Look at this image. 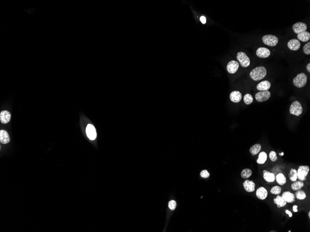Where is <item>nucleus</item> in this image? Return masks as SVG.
<instances>
[{"mask_svg":"<svg viewBox=\"0 0 310 232\" xmlns=\"http://www.w3.org/2000/svg\"><path fill=\"white\" fill-rule=\"evenodd\" d=\"M200 19L201 22L203 24H205L206 23V18L205 16H201V17L200 18Z\"/></svg>","mask_w":310,"mask_h":232,"instance_id":"36","label":"nucleus"},{"mask_svg":"<svg viewBox=\"0 0 310 232\" xmlns=\"http://www.w3.org/2000/svg\"><path fill=\"white\" fill-rule=\"evenodd\" d=\"M239 67V63L238 62L235 60H232L227 66V71L230 74H234L237 72Z\"/></svg>","mask_w":310,"mask_h":232,"instance_id":"10","label":"nucleus"},{"mask_svg":"<svg viewBox=\"0 0 310 232\" xmlns=\"http://www.w3.org/2000/svg\"><path fill=\"white\" fill-rule=\"evenodd\" d=\"M267 74V71L263 66L257 67L254 69L250 73V76L252 79L256 81L261 80L264 79Z\"/></svg>","mask_w":310,"mask_h":232,"instance_id":"1","label":"nucleus"},{"mask_svg":"<svg viewBox=\"0 0 310 232\" xmlns=\"http://www.w3.org/2000/svg\"><path fill=\"white\" fill-rule=\"evenodd\" d=\"M244 102L247 105H249L253 102V98L252 95L249 94H247L244 97Z\"/></svg>","mask_w":310,"mask_h":232,"instance_id":"30","label":"nucleus"},{"mask_svg":"<svg viewBox=\"0 0 310 232\" xmlns=\"http://www.w3.org/2000/svg\"><path fill=\"white\" fill-rule=\"evenodd\" d=\"M245 190L248 192H253L255 190V184L254 182L247 179L243 184Z\"/></svg>","mask_w":310,"mask_h":232,"instance_id":"13","label":"nucleus"},{"mask_svg":"<svg viewBox=\"0 0 310 232\" xmlns=\"http://www.w3.org/2000/svg\"><path fill=\"white\" fill-rule=\"evenodd\" d=\"M201 176V177L203 178H205V179H207L209 177L210 174L209 173L207 170H204L201 171V172L200 173Z\"/></svg>","mask_w":310,"mask_h":232,"instance_id":"35","label":"nucleus"},{"mask_svg":"<svg viewBox=\"0 0 310 232\" xmlns=\"http://www.w3.org/2000/svg\"><path fill=\"white\" fill-rule=\"evenodd\" d=\"M230 99L232 102L238 103L242 99V94L238 91H234L230 94Z\"/></svg>","mask_w":310,"mask_h":232,"instance_id":"18","label":"nucleus"},{"mask_svg":"<svg viewBox=\"0 0 310 232\" xmlns=\"http://www.w3.org/2000/svg\"><path fill=\"white\" fill-rule=\"evenodd\" d=\"M11 119V114L8 111L3 110L0 114V121L2 124H7Z\"/></svg>","mask_w":310,"mask_h":232,"instance_id":"16","label":"nucleus"},{"mask_svg":"<svg viewBox=\"0 0 310 232\" xmlns=\"http://www.w3.org/2000/svg\"><path fill=\"white\" fill-rule=\"evenodd\" d=\"M86 133L89 139L94 140L97 137V133L95 128L92 124H88L86 128Z\"/></svg>","mask_w":310,"mask_h":232,"instance_id":"9","label":"nucleus"},{"mask_svg":"<svg viewBox=\"0 0 310 232\" xmlns=\"http://www.w3.org/2000/svg\"><path fill=\"white\" fill-rule=\"evenodd\" d=\"M271 93L268 90H263L256 93L255 95V99L259 102L266 101L270 98Z\"/></svg>","mask_w":310,"mask_h":232,"instance_id":"7","label":"nucleus"},{"mask_svg":"<svg viewBox=\"0 0 310 232\" xmlns=\"http://www.w3.org/2000/svg\"><path fill=\"white\" fill-rule=\"evenodd\" d=\"M298 39L302 42H307L310 39V32L307 31H304L303 32L298 34Z\"/></svg>","mask_w":310,"mask_h":232,"instance_id":"22","label":"nucleus"},{"mask_svg":"<svg viewBox=\"0 0 310 232\" xmlns=\"http://www.w3.org/2000/svg\"><path fill=\"white\" fill-rule=\"evenodd\" d=\"M10 141L9 134L6 131L1 130L0 131V141L3 144L9 143Z\"/></svg>","mask_w":310,"mask_h":232,"instance_id":"19","label":"nucleus"},{"mask_svg":"<svg viewBox=\"0 0 310 232\" xmlns=\"http://www.w3.org/2000/svg\"><path fill=\"white\" fill-rule=\"evenodd\" d=\"M297 208L298 206L296 205H294L293 206V212H296H296H297L298 211V210Z\"/></svg>","mask_w":310,"mask_h":232,"instance_id":"38","label":"nucleus"},{"mask_svg":"<svg viewBox=\"0 0 310 232\" xmlns=\"http://www.w3.org/2000/svg\"><path fill=\"white\" fill-rule=\"evenodd\" d=\"M282 197L286 201L287 203H293L295 201V195L289 191H285L282 194Z\"/></svg>","mask_w":310,"mask_h":232,"instance_id":"15","label":"nucleus"},{"mask_svg":"<svg viewBox=\"0 0 310 232\" xmlns=\"http://www.w3.org/2000/svg\"><path fill=\"white\" fill-rule=\"evenodd\" d=\"M295 196L297 199L299 200H305L306 197V195L305 191L301 189L296 191L295 194Z\"/></svg>","mask_w":310,"mask_h":232,"instance_id":"29","label":"nucleus"},{"mask_svg":"<svg viewBox=\"0 0 310 232\" xmlns=\"http://www.w3.org/2000/svg\"><path fill=\"white\" fill-rule=\"evenodd\" d=\"M308 216H309V218H310V212L309 211L308 212Z\"/></svg>","mask_w":310,"mask_h":232,"instance_id":"40","label":"nucleus"},{"mask_svg":"<svg viewBox=\"0 0 310 232\" xmlns=\"http://www.w3.org/2000/svg\"><path fill=\"white\" fill-rule=\"evenodd\" d=\"M177 206V203L174 200H171L169 202V208L171 210H174Z\"/></svg>","mask_w":310,"mask_h":232,"instance_id":"34","label":"nucleus"},{"mask_svg":"<svg viewBox=\"0 0 310 232\" xmlns=\"http://www.w3.org/2000/svg\"><path fill=\"white\" fill-rule=\"evenodd\" d=\"M263 178L266 182L268 183L274 182L276 179V176L274 173L269 172L267 170H264L263 171Z\"/></svg>","mask_w":310,"mask_h":232,"instance_id":"17","label":"nucleus"},{"mask_svg":"<svg viewBox=\"0 0 310 232\" xmlns=\"http://www.w3.org/2000/svg\"><path fill=\"white\" fill-rule=\"evenodd\" d=\"M269 158L272 162H276L278 159L277 153L274 151H272L269 153Z\"/></svg>","mask_w":310,"mask_h":232,"instance_id":"32","label":"nucleus"},{"mask_svg":"<svg viewBox=\"0 0 310 232\" xmlns=\"http://www.w3.org/2000/svg\"><path fill=\"white\" fill-rule=\"evenodd\" d=\"M271 83L267 80L263 81L259 83L257 86V89L260 91L268 90L270 88Z\"/></svg>","mask_w":310,"mask_h":232,"instance_id":"21","label":"nucleus"},{"mask_svg":"<svg viewBox=\"0 0 310 232\" xmlns=\"http://www.w3.org/2000/svg\"><path fill=\"white\" fill-rule=\"evenodd\" d=\"M303 51L304 53L307 55L310 54V42H309L306 43L304 45L303 47Z\"/></svg>","mask_w":310,"mask_h":232,"instance_id":"33","label":"nucleus"},{"mask_svg":"<svg viewBox=\"0 0 310 232\" xmlns=\"http://www.w3.org/2000/svg\"><path fill=\"white\" fill-rule=\"evenodd\" d=\"M262 40L265 45L270 46H276L279 42L278 38L273 35H266L263 37Z\"/></svg>","mask_w":310,"mask_h":232,"instance_id":"5","label":"nucleus"},{"mask_svg":"<svg viewBox=\"0 0 310 232\" xmlns=\"http://www.w3.org/2000/svg\"><path fill=\"white\" fill-rule=\"evenodd\" d=\"M306 69H307V71L310 73V63H308V65L306 66Z\"/></svg>","mask_w":310,"mask_h":232,"instance_id":"39","label":"nucleus"},{"mask_svg":"<svg viewBox=\"0 0 310 232\" xmlns=\"http://www.w3.org/2000/svg\"><path fill=\"white\" fill-rule=\"evenodd\" d=\"M293 29L295 33L298 34L307 30V25L305 23L297 22L293 25Z\"/></svg>","mask_w":310,"mask_h":232,"instance_id":"8","label":"nucleus"},{"mask_svg":"<svg viewBox=\"0 0 310 232\" xmlns=\"http://www.w3.org/2000/svg\"><path fill=\"white\" fill-rule=\"evenodd\" d=\"M256 195L258 199L261 200H265L268 196V192L266 188L260 187L257 189Z\"/></svg>","mask_w":310,"mask_h":232,"instance_id":"14","label":"nucleus"},{"mask_svg":"<svg viewBox=\"0 0 310 232\" xmlns=\"http://www.w3.org/2000/svg\"><path fill=\"white\" fill-rule=\"evenodd\" d=\"M283 153H282V154H280V155H284Z\"/></svg>","mask_w":310,"mask_h":232,"instance_id":"41","label":"nucleus"},{"mask_svg":"<svg viewBox=\"0 0 310 232\" xmlns=\"http://www.w3.org/2000/svg\"><path fill=\"white\" fill-rule=\"evenodd\" d=\"M274 202L275 204L277 205V207L278 208L284 207L287 203L286 201L284 200L283 198L282 197V196H280L279 195H277L276 198L274 199Z\"/></svg>","mask_w":310,"mask_h":232,"instance_id":"20","label":"nucleus"},{"mask_svg":"<svg viewBox=\"0 0 310 232\" xmlns=\"http://www.w3.org/2000/svg\"><path fill=\"white\" fill-rule=\"evenodd\" d=\"M304 183L303 182L301 181H298L294 182L291 185V189L293 191H298V190L301 189L302 188L304 187Z\"/></svg>","mask_w":310,"mask_h":232,"instance_id":"25","label":"nucleus"},{"mask_svg":"<svg viewBox=\"0 0 310 232\" xmlns=\"http://www.w3.org/2000/svg\"><path fill=\"white\" fill-rule=\"evenodd\" d=\"M271 54L270 51L265 48H259L257 50L256 55L260 58H267Z\"/></svg>","mask_w":310,"mask_h":232,"instance_id":"12","label":"nucleus"},{"mask_svg":"<svg viewBox=\"0 0 310 232\" xmlns=\"http://www.w3.org/2000/svg\"><path fill=\"white\" fill-rule=\"evenodd\" d=\"M267 155L266 152H262L259 153L258 159L257 160V163L258 164H263L266 163L267 160Z\"/></svg>","mask_w":310,"mask_h":232,"instance_id":"26","label":"nucleus"},{"mask_svg":"<svg viewBox=\"0 0 310 232\" xmlns=\"http://www.w3.org/2000/svg\"><path fill=\"white\" fill-rule=\"evenodd\" d=\"M310 171V167L308 166H301L297 171L298 179L301 181H304L306 179Z\"/></svg>","mask_w":310,"mask_h":232,"instance_id":"4","label":"nucleus"},{"mask_svg":"<svg viewBox=\"0 0 310 232\" xmlns=\"http://www.w3.org/2000/svg\"><path fill=\"white\" fill-rule=\"evenodd\" d=\"M288 177L292 182H295L298 179L297 171L295 169L292 168L290 171L289 174H288Z\"/></svg>","mask_w":310,"mask_h":232,"instance_id":"28","label":"nucleus"},{"mask_svg":"<svg viewBox=\"0 0 310 232\" xmlns=\"http://www.w3.org/2000/svg\"><path fill=\"white\" fill-rule=\"evenodd\" d=\"M252 173L253 172L251 169L246 168L242 170L240 175L243 179H248L252 176Z\"/></svg>","mask_w":310,"mask_h":232,"instance_id":"27","label":"nucleus"},{"mask_svg":"<svg viewBox=\"0 0 310 232\" xmlns=\"http://www.w3.org/2000/svg\"><path fill=\"white\" fill-rule=\"evenodd\" d=\"M307 76L304 73H299L293 79V83L296 87L301 88L307 84Z\"/></svg>","mask_w":310,"mask_h":232,"instance_id":"2","label":"nucleus"},{"mask_svg":"<svg viewBox=\"0 0 310 232\" xmlns=\"http://www.w3.org/2000/svg\"><path fill=\"white\" fill-rule=\"evenodd\" d=\"M281 190L282 189L280 186H275L272 188L270 190V192L272 194L279 195L281 193Z\"/></svg>","mask_w":310,"mask_h":232,"instance_id":"31","label":"nucleus"},{"mask_svg":"<svg viewBox=\"0 0 310 232\" xmlns=\"http://www.w3.org/2000/svg\"><path fill=\"white\" fill-rule=\"evenodd\" d=\"M301 104L298 101L293 102L290 107V113L293 115L299 116L303 112Z\"/></svg>","mask_w":310,"mask_h":232,"instance_id":"3","label":"nucleus"},{"mask_svg":"<svg viewBox=\"0 0 310 232\" xmlns=\"http://www.w3.org/2000/svg\"><path fill=\"white\" fill-rule=\"evenodd\" d=\"M288 48L292 51H298L301 48V44L299 40L292 39L288 43Z\"/></svg>","mask_w":310,"mask_h":232,"instance_id":"11","label":"nucleus"},{"mask_svg":"<svg viewBox=\"0 0 310 232\" xmlns=\"http://www.w3.org/2000/svg\"><path fill=\"white\" fill-rule=\"evenodd\" d=\"M203 196H202V197H201V198H203Z\"/></svg>","mask_w":310,"mask_h":232,"instance_id":"42","label":"nucleus"},{"mask_svg":"<svg viewBox=\"0 0 310 232\" xmlns=\"http://www.w3.org/2000/svg\"><path fill=\"white\" fill-rule=\"evenodd\" d=\"M236 58L239 61L240 66L246 68L250 66V59L249 58V57H248V56L246 55L245 53L243 52H239L237 53Z\"/></svg>","mask_w":310,"mask_h":232,"instance_id":"6","label":"nucleus"},{"mask_svg":"<svg viewBox=\"0 0 310 232\" xmlns=\"http://www.w3.org/2000/svg\"><path fill=\"white\" fill-rule=\"evenodd\" d=\"M275 180L277 181V183L281 186L285 184L286 183V177L282 173H279L276 176Z\"/></svg>","mask_w":310,"mask_h":232,"instance_id":"24","label":"nucleus"},{"mask_svg":"<svg viewBox=\"0 0 310 232\" xmlns=\"http://www.w3.org/2000/svg\"><path fill=\"white\" fill-rule=\"evenodd\" d=\"M285 213H286V214H288V215L290 217H292V216H293V214H292V212H291L290 211L288 210H285Z\"/></svg>","mask_w":310,"mask_h":232,"instance_id":"37","label":"nucleus"},{"mask_svg":"<svg viewBox=\"0 0 310 232\" xmlns=\"http://www.w3.org/2000/svg\"><path fill=\"white\" fill-rule=\"evenodd\" d=\"M291 232V231H288V232Z\"/></svg>","mask_w":310,"mask_h":232,"instance_id":"43","label":"nucleus"},{"mask_svg":"<svg viewBox=\"0 0 310 232\" xmlns=\"http://www.w3.org/2000/svg\"><path fill=\"white\" fill-rule=\"evenodd\" d=\"M261 149V144H256L250 147L249 152L253 156H255L258 154Z\"/></svg>","mask_w":310,"mask_h":232,"instance_id":"23","label":"nucleus"}]
</instances>
